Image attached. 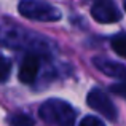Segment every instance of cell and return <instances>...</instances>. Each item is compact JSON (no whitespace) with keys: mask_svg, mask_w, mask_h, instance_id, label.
I'll return each instance as SVG.
<instances>
[{"mask_svg":"<svg viewBox=\"0 0 126 126\" xmlns=\"http://www.w3.org/2000/svg\"><path fill=\"white\" fill-rule=\"evenodd\" d=\"M110 46H112V49H113L118 56L126 58V34H125V32L117 34L115 37H112Z\"/></svg>","mask_w":126,"mask_h":126,"instance_id":"7","label":"cell"},{"mask_svg":"<svg viewBox=\"0 0 126 126\" xmlns=\"http://www.w3.org/2000/svg\"><path fill=\"white\" fill-rule=\"evenodd\" d=\"M8 123L11 126H35V120L27 113H15L8 117Z\"/></svg>","mask_w":126,"mask_h":126,"instance_id":"8","label":"cell"},{"mask_svg":"<svg viewBox=\"0 0 126 126\" xmlns=\"http://www.w3.org/2000/svg\"><path fill=\"white\" fill-rule=\"evenodd\" d=\"M125 11H126V2H125Z\"/></svg>","mask_w":126,"mask_h":126,"instance_id":"12","label":"cell"},{"mask_svg":"<svg viewBox=\"0 0 126 126\" xmlns=\"http://www.w3.org/2000/svg\"><path fill=\"white\" fill-rule=\"evenodd\" d=\"M38 115L43 121L54 126H74L77 112L69 102L62 99H48L40 105Z\"/></svg>","mask_w":126,"mask_h":126,"instance_id":"1","label":"cell"},{"mask_svg":"<svg viewBox=\"0 0 126 126\" xmlns=\"http://www.w3.org/2000/svg\"><path fill=\"white\" fill-rule=\"evenodd\" d=\"M10 72H11V62L5 56L0 54V83L10 77Z\"/></svg>","mask_w":126,"mask_h":126,"instance_id":"9","label":"cell"},{"mask_svg":"<svg viewBox=\"0 0 126 126\" xmlns=\"http://www.w3.org/2000/svg\"><path fill=\"white\" fill-rule=\"evenodd\" d=\"M97 2H99V0H97Z\"/></svg>","mask_w":126,"mask_h":126,"instance_id":"13","label":"cell"},{"mask_svg":"<svg viewBox=\"0 0 126 126\" xmlns=\"http://www.w3.org/2000/svg\"><path fill=\"white\" fill-rule=\"evenodd\" d=\"M78 126H105V125L102 123L97 117H91V115H89V117H85L83 120L80 121Z\"/></svg>","mask_w":126,"mask_h":126,"instance_id":"11","label":"cell"},{"mask_svg":"<svg viewBox=\"0 0 126 126\" xmlns=\"http://www.w3.org/2000/svg\"><path fill=\"white\" fill-rule=\"evenodd\" d=\"M91 16L97 22L102 24H112L121 19V13L118 6L112 0H99L93 5L91 8Z\"/></svg>","mask_w":126,"mask_h":126,"instance_id":"4","label":"cell"},{"mask_svg":"<svg viewBox=\"0 0 126 126\" xmlns=\"http://www.w3.org/2000/svg\"><path fill=\"white\" fill-rule=\"evenodd\" d=\"M18 10L24 18L40 22H54L61 19V11L45 0H21Z\"/></svg>","mask_w":126,"mask_h":126,"instance_id":"2","label":"cell"},{"mask_svg":"<svg viewBox=\"0 0 126 126\" xmlns=\"http://www.w3.org/2000/svg\"><path fill=\"white\" fill-rule=\"evenodd\" d=\"M38 67H40V61H38L37 54H34V53L26 54L21 65H19V72H18L19 80L22 83H34L38 74Z\"/></svg>","mask_w":126,"mask_h":126,"instance_id":"5","label":"cell"},{"mask_svg":"<svg viewBox=\"0 0 126 126\" xmlns=\"http://www.w3.org/2000/svg\"><path fill=\"white\" fill-rule=\"evenodd\" d=\"M110 91H112V93H115L117 96H121V97H125V99H126V80L120 81V83L112 85V86H110Z\"/></svg>","mask_w":126,"mask_h":126,"instance_id":"10","label":"cell"},{"mask_svg":"<svg viewBox=\"0 0 126 126\" xmlns=\"http://www.w3.org/2000/svg\"><path fill=\"white\" fill-rule=\"evenodd\" d=\"M86 102H88V105L93 110H96L97 113L104 115L109 120H115L117 115H118L117 107L113 105V102H112L110 99H109V96L105 94L104 91H101V89H93L88 94V97H86Z\"/></svg>","mask_w":126,"mask_h":126,"instance_id":"3","label":"cell"},{"mask_svg":"<svg viewBox=\"0 0 126 126\" xmlns=\"http://www.w3.org/2000/svg\"><path fill=\"white\" fill-rule=\"evenodd\" d=\"M93 64H94V67L97 69L99 72H102L104 75L126 80V67L123 64H118V62H115V61L102 59V58H94L93 59Z\"/></svg>","mask_w":126,"mask_h":126,"instance_id":"6","label":"cell"}]
</instances>
